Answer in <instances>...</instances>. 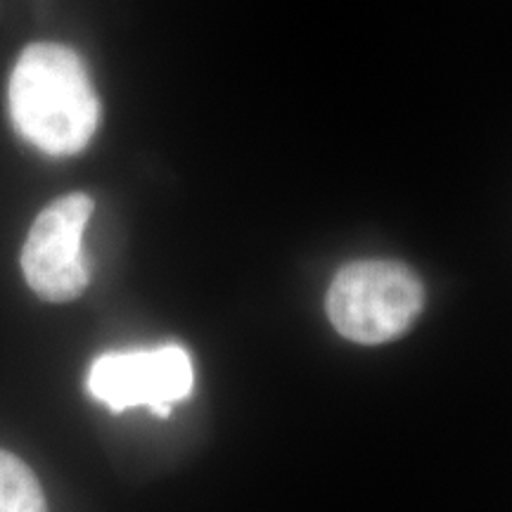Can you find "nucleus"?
Listing matches in <instances>:
<instances>
[{
  "mask_svg": "<svg viewBox=\"0 0 512 512\" xmlns=\"http://www.w3.org/2000/svg\"><path fill=\"white\" fill-rule=\"evenodd\" d=\"M15 131L48 157H74L100 126V100L86 62L62 43H31L8 86Z\"/></svg>",
  "mask_w": 512,
  "mask_h": 512,
  "instance_id": "f257e3e1",
  "label": "nucleus"
},
{
  "mask_svg": "<svg viewBox=\"0 0 512 512\" xmlns=\"http://www.w3.org/2000/svg\"><path fill=\"white\" fill-rule=\"evenodd\" d=\"M425 290L411 268L396 261H356L344 266L328 292V316L342 337L382 344L415 323Z\"/></svg>",
  "mask_w": 512,
  "mask_h": 512,
  "instance_id": "f03ea898",
  "label": "nucleus"
},
{
  "mask_svg": "<svg viewBox=\"0 0 512 512\" xmlns=\"http://www.w3.org/2000/svg\"><path fill=\"white\" fill-rule=\"evenodd\" d=\"M93 207L86 192H69L50 202L29 230L22 249V273L31 290L46 302H74L91 283L83 233Z\"/></svg>",
  "mask_w": 512,
  "mask_h": 512,
  "instance_id": "7ed1b4c3",
  "label": "nucleus"
},
{
  "mask_svg": "<svg viewBox=\"0 0 512 512\" xmlns=\"http://www.w3.org/2000/svg\"><path fill=\"white\" fill-rule=\"evenodd\" d=\"M192 384L190 354L178 344L112 351L95 358L88 373V392L114 413L147 406L166 418L176 403L192 394Z\"/></svg>",
  "mask_w": 512,
  "mask_h": 512,
  "instance_id": "20e7f679",
  "label": "nucleus"
},
{
  "mask_svg": "<svg viewBox=\"0 0 512 512\" xmlns=\"http://www.w3.org/2000/svg\"><path fill=\"white\" fill-rule=\"evenodd\" d=\"M0 512H48L31 467L8 451H0Z\"/></svg>",
  "mask_w": 512,
  "mask_h": 512,
  "instance_id": "39448f33",
  "label": "nucleus"
}]
</instances>
